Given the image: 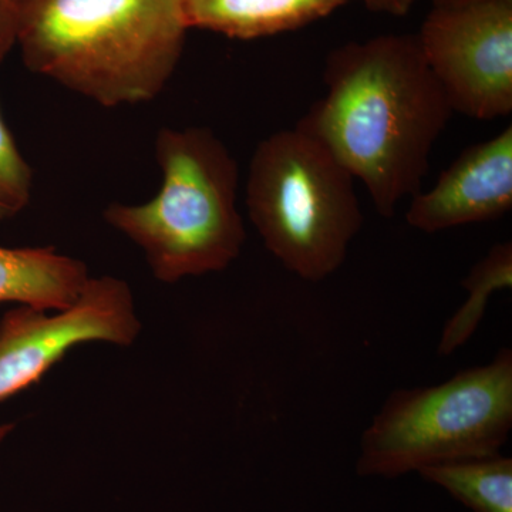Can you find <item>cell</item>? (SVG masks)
Returning a JSON list of instances; mask_svg holds the SVG:
<instances>
[{
    "instance_id": "7c38bea8",
    "label": "cell",
    "mask_w": 512,
    "mask_h": 512,
    "mask_svg": "<svg viewBox=\"0 0 512 512\" xmlns=\"http://www.w3.org/2000/svg\"><path fill=\"white\" fill-rule=\"evenodd\" d=\"M461 285L468 292L467 299L444 326L437 348L439 356L453 355L457 349L466 345L484 319L491 295L511 288V241L501 242L490 249V252L474 265Z\"/></svg>"
},
{
    "instance_id": "8fae6325",
    "label": "cell",
    "mask_w": 512,
    "mask_h": 512,
    "mask_svg": "<svg viewBox=\"0 0 512 512\" xmlns=\"http://www.w3.org/2000/svg\"><path fill=\"white\" fill-rule=\"evenodd\" d=\"M427 483L473 512H512V458L503 454L437 464L420 471Z\"/></svg>"
},
{
    "instance_id": "6da1fadb",
    "label": "cell",
    "mask_w": 512,
    "mask_h": 512,
    "mask_svg": "<svg viewBox=\"0 0 512 512\" xmlns=\"http://www.w3.org/2000/svg\"><path fill=\"white\" fill-rule=\"evenodd\" d=\"M326 94L296 126L319 140L392 218L421 191L430 156L454 111L416 35L350 42L325 60Z\"/></svg>"
},
{
    "instance_id": "9c48e42d",
    "label": "cell",
    "mask_w": 512,
    "mask_h": 512,
    "mask_svg": "<svg viewBox=\"0 0 512 512\" xmlns=\"http://www.w3.org/2000/svg\"><path fill=\"white\" fill-rule=\"evenodd\" d=\"M352 0H181L188 28L252 40L305 28Z\"/></svg>"
},
{
    "instance_id": "5b68a950",
    "label": "cell",
    "mask_w": 512,
    "mask_h": 512,
    "mask_svg": "<svg viewBox=\"0 0 512 512\" xmlns=\"http://www.w3.org/2000/svg\"><path fill=\"white\" fill-rule=\"evenodd\" d=\"M512 430V352L436 386L390 393L360 437L356 473L397 478L500 454Z\"/></svg>"
},
{
    "instance_id": "9a60e30c",
    "label": "cell",
    "mask_w": 512,
    "mask_h": 512,
    "mask_svg": "<svg viewBox=\"0 0 512 512\" xmlns=\"http://www.w3.org/2000/svg\"><path fill=\"white\" fill-rule=\"evenodd\" d=\"M372 12L386 13L392 16H404L412 10L417 0H362Z\"/></svg>"
},
{
    "instance_id": "7a4b0ae2",
    "label": "cell",
    "mask_w": 512,
    "mask_h": 512,
    "mask_svg": "<svg viewBox=\"0 0 512 512\" xmlns=\"http://www.w3.org/2000/svg\"><path fill=\"white\" fill-rule=\"evenodd\" d=\"M188 30L181 0H26L16 46L30 72L119 107L164 92Z\"/></svg>"
},
{
    "instance_id": "e0dca14e",
    "label": "cell",
    "mask_w": 512,
    "mask_h": 512,
    "mask_svg": "<svg viewBox=\"0 0 512 512\" xmlns=\"http://www.w3.org/2000/svg\"><path fill=\"white\" fill-rule=\"evenodd\" d=\"M6 218H8V215H6L5 212L0 210V224H2V222L5 221Z\"/></svg>"
},
{
    "instance_id": "3957f363",
    "label": "cell",
    "mask_w": 512,
    "mask_h": 512,
    "mask_svg": "<svg viewBox=\"0 0 512 512\" xmlns=\"http://www.w3.org/2000/svg\"><path fill=\"white\" fill-rule=\"evenodd\" d=\"M156 157V197L143 204L113 202L104 221L141 248L164 284L224 271L247 239L237 160L208 127L161 128Z\"/></svg>"
},
{
    "instance_id": "4fadbf2b",
    "label": "cell",
    "mask_w": 512,
    "mask_h": 512,
    "mask_svg": "<svg viewBox=\"0 0 512 512\" xmlns=\"http://www.w3.org/2000/svg\"><path fill=\"white\" fill-rule=\"evenodd\" d=\"M33 175L0 110V210L9 217L28 207Z\"/></svg>"
},
{
    "instance_id": "277c9868",
    "label": "cell",
    "mask_w": 512,
    "mask_h": 512,
    "mask_svg": "<svg viewBox=\"0 0 512 512\" xmlns=\"http://www.w3.org/2000/svg\"><path fill=\"white\" fill-rule=\"evenodd\" d=\"M247 208L265 248L309 282L345 264L363 227L355 177L299 126L276 131L255 148Z\"/></svg>"
},
{
    "instance_id": "5bb4252c",
    "label": "cell",
    "mask_w": 512,
    "mask_h": 512,
    "mask_svg": "<svg viewBox=\"0 0 512 512\" xmlns=\"http://www.w3.org/2000/svg\"><path fill=\"white\" fill-rule=\"evenodd\" d=\"M19 8L10 0H0V63L18 40Z\"/></svg>"
},
{
    "instance_id": "8992f818",
    "label": "cell",
    "mask_w": 512,
    "mask_h": 512,
    "mask_svg": "<svg viewBox=\"0 0 512 512\" xmlns=\"http://www.w3.org/2000/svg\"><path fill=\"white\" fill-rule=\"evenodd\" d=\"M421 53L454 113H512V0L434 6L417 33Z\"/></svg>"
},
{
    "instance_id": "52a82bcc",
    "label": "cell",
    "mask_w": 512,
    "mask_h": 512,
    "mask_svg": "<svg viewBox=\"0 0 512 512\" xmlns=\"http://www.w3.org/2000/svg\"><path fill=\"white\" fill-rule=\"evenodd\" d=\"M140 332L133 292L116 276H90L77 301L53 315L18 305L0 320V402L39 383L76 346H130ZM13 429L0 424V443Z\"/></svg>"
},
{
    "instance_id": "30bf717a",
    "label": "cell",
    "mask_w": 512,
    "mask_h": 512,
    "mask_svg": "<svg viewBox=\"0 0 512 512\" xmlns=\"http://www.w3.org/2000/svg\"><path fill=\"white\" fill-rule=\"evenodd\" d=\"M89 279L83 261L55 248L0 247V303L63 311L77 301Z\"/></svg>"
},
{
    "instance_id": "2e32d148",
    "label": "cell",
    "mask_w": 512,
    "mask_h": 512,
    "mask_svg": "<svg viewBox=\"0 0 512 512\" xmlns=\"http://www.w3.org/2000/svg\"><path fill=\"white\" fill-rule=\"evenodd\" d=\"M470 2V0H433L434 6L460 5V3Z\"/></svg>"
},
{
    "instance_id": "ac0fdd59",
    "label": "cell",
    "mask_w": 512,
    "mask_h": 512,
    "mask_svg": "<svg viewBox=\"0 0 512 512\" xmlns=\"http://www.w3.org/2000/svg\"><path fill=\"white\" fill-rule=\"evenodd\" d=\"M10 2L15 3V5L18 6L19 8V6L23 5V3L26 2V0H10Z\"/></svg>"
},
{
    "instance_id": "ba28073f",
    "label": "cell",
    "mask_w": 512,
    "mask_h": 512,
    "mask_svg": "<svg viewBox=\"0 0 512 512\" xmlns=\"http://www.w3.org/2000/svg\"><path fill=\"white\" fill-rule=\"evenodd\" d=\"M512 208V126L474 144L410 198L406 221L426 234L500 220Z\"/></svg>"
}]
</instances>
